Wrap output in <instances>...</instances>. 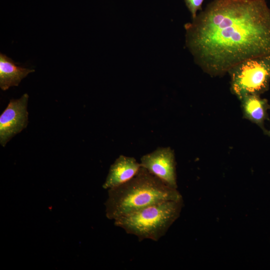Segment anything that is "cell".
<instances>
[{
    "label": "cell",
    "instance_id": "obj_3",
    "mask_svg": "<svg viewBox=\"0 0 270 270\" xmlns=\"http://www.w3.org/2000/svg\"><path fill=\"white\" fill-rule=\"evenodd\" d=\"M182 205V198L164 201L120 218L114 224L136 236L139 241H158L179 217Z\"/></svg>",
    "mask_w": 270,
    "mask_h": 270
},
{
    "label": "cell",
    "instance_id": "obj_7",
    "mask_svg": "<svg viewBox=\"0 0 270 270\" xmlns=\"http://www.w3.org/2000/svg\"><path fill=\"white\" fill-rule=\"evenodd\" d=\"M140 167L135 158L120 156L110 166L102 188L109 190L128 182L136 174Z\"/></svg>",
    "mask_w": 270,
    "mask_h": 270
},
{
    "label": "cell",
    "instance_id": "obj_2",
    "mask_svg": "<svg viewBox=\"0 0 270 270\" xmlns=\"http://www.w3.org/2000/svg\"><path fill=\"white\" fill-rule=\"evenodd\" d=\"M182 198L177 189L167 186L141 166L131 180L108 190L106 214L108 219L116 220L156 204Z\"/></svg>",
    "mask_w": 270,
    "mask_h": 270
},
{
    "label": "cell",
    "instance_id": "obj_10",
    "mask_svg": "<svg viewBox=\"0 0 270 270\" xmlns=\"http://www.w3.org/2000/svg\"><path fill=\"white\" fill-rule=\"evenodd\" d=\"M185 4L190 11L192 20L196 18L198 10H202V4L204 0H184Z\"/></svg>",
    "mask_w": 270,
    "mask_h": 270
},
{
    "label": "cell",
    "instance_id": "obj_5",
    "mask_svg": "<svg viewBox=\"0 0 270 270\" xmlns=\"http://www.w3.org/2000/svg\"><path fill=\"white\" fill-rule=\"evenodd\" d=\"M28 95L10 100L0 116V144L4 147L16 134L26 128L28 122Z\"/></svg>",
    "mask_w": 270,
    "mask_h": 270
},
{
    "label": "cell",
    "instance_id": "obj_11",
    "mask_svg": "<svg viewBox=\"0 0 270 270\" xmlns=\"http://www.w3.org/2000/svg\"><path fill=\"white\" fill-rule=\"evenodd\" d=\"M267 136H270V130H268V132Z\"/></svg>",
    "mask_w": 270,
    "mask_h": 270
},
{
    "label": "cell",
    "instance_id": "obj_6",
    "mask_svg": "<svg viewBox=\"0 0 270 270\" xmlns=\"http://www.w3.org/2000/svg\"><path fill=\"white\" fill-rule=\"evenodd\" d=\"M140 164L167 186L177 189L175 156L170 147L158 148L142 156Z\"/></svg>",
    "mask_w": 270,
    "mask_h": 270
},
{
    "label": "cell",
    "instance_id": "obj_8",
    "mask_svg": "<svg viewBox=\"0 0 270 270\" xmlns=\"http://www.w3.org/2000/svg\"><path fill=\"white\" fill-rule=\"evenodd\" d=\"M240 100L244 118L256 124L267 135L268 130L264 127V122L269 120L268 110L270 109V105L268 100L256 94L246 95Z\"/></svg>",
    "mask_w": 270,
    "mask_h": 270
},
{
    "label": "cell",
    "instance_id": "obj_9",
    "mask_svg": "<svg viewBox=\"0 0 270 270\" xmlns=\"http://www.w3.org/2000/svg\"><path fill=\"white\" fill-rule=\"evenodd\" d=\"M16 64L10 58L0 54V88L3 90L18 86L28 74L34 72L33 69L22 68Z\"/></svg>",
    "mask_w": 270,
    "mask_h": 270
},
{
    "label": "cell",
    "instance_id": "obj_4",
    "mask_svg": "<svg viewBox=\"0 0 270 270\" xmlns=\"http://www.w3.org/2000/svg\"><path fill=\"white\" fill-rule=\"evenodd\" d=\"M230 78V90L240 100L248 94L260 96L269 89L270 56L245 60L228 72Z\"/></svg>",
    "mask_w": 270,
    "mask_h": 270
},
{
    "label": "cell",
    "instance_id": "obj_1",
    "mask_svg": "<svg viewBox=\"0 0 270 270\" xmlns=\"http://www.w3.org/2000/svg\"><path fill=\"white\" fill-rule=\"evenodd\" d=\"M195 63L213 76L249 58L270 56V8L266 0H212L184 26Z\"/></svg>",
    "mask_w": 270,
    "mask_h": 270
}]
</instances>
